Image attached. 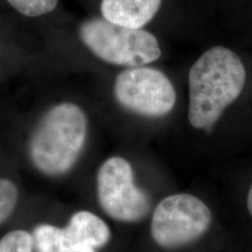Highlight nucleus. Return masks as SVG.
<instances>
[{
  "label": "nucleus",
  "instance_id": "f257e3e1",
  "mask_svg": "<svg viewBox=\"0 0 252 252\" xmlns=\"http://www.w3.org/2000/svg\"><path fill=\"white\" fill-rule=\"evenodd\" d=\"M247 71L236 53L216 46L207 50L189 70L188 121L210 132L224 110L244 89Z\"/></svg>",
  "mask_w": 252,
  "mask_h": 252
},
{
  "label": "nucleus",
  "instance_id": "f03ea898",
  "mask_svg": "<svg viewBox=\"0 0 252 252\" xmlns=\"http://www.w3.org/2000/svg\"><path fill=\"white\" fill-rule=\"evenodd\" d=\"M88 118L76 104L59 103L40 118L28 141L32 165L41 174L56 178L71 171L86 145Z\"/></svg>",
  "mask_w": 252,
  "mask_h": 252
},
{
  "label": "nucleus",
  "instance_id": "7ed1b4c3",
  "mask_svg": "<svg viewBox=\"0 0 252 252\" xmlns=\"http://www.w3.org/2000/svg\"><path fill=\"white\" fill-rule=\"evenodd\" d=\"M80 39L93 54L121 67H141L161 56L157 37L143 28L111 23L105 18H91L78 28Z\"/></svg>",
  "mask_w": 252,
  "mask_h": 252
},
{
  "label": "nucleus",
  "instance_id": "20e7f679",
  "mask_svg": "<svg viewBox=\"0 0 252 252\" xmlns=\"http://www.w3.org/2000/svg\"><path fill=\"white\" fill-rule=\"evenodd\" d=\"M210 223L212 212L203 201L190 194H174L154 209L151 235L159 247L175 249L200 238Z\"/></svg>",
  "mask_w": 252,
  "mask_h": 252
},
{
  "label": "nucleus",
  "instance_id": "39448f33",
  "mask_svg": "<svg viewBox=\"0 0 252 252\" xmlns=\"http://www.w3.org/2000/svg\"><path fill=\"white\" fill-rule=\"evenodd\" d=\"M97 197L104 213L118 222H139L152 206L146 191L135 186L131 163L121 157L109 158L99 167Z\"/></svg>",
  "mask_w": 252,
  "mask_h": 252
},
{
  "label": "nucleus",
  "instance_id": "423d86ee",
  "mask_svg": "<svg viewBox=\"0 0 252 252\" xmlns=\"http://www.w3.org/2000/svg\"><path fill=\"white\" fill-rule=\"evenodd\" d=\"M113 94L123 109L146 118L165 117L176 102L169 78L162 71L149 67H132L119 72Z\"/></svg>",
  "mask_w": 252,
  "mask_h": 252
},
{
  "label": "nucleus",
  "instance_id": "0eeeda50",
  "mask_svg": "<svg viewBox=\"0 0 252 252\" xmlns=\"http://www.w3.org/2000/svg\"><path fill=\"white\" fill-rule=\"evenodd\" d=\"M161 0H102L100 12L111 23L143 28L159 11Z\"/></svg>",
  "mask_w": 252,
  "mask_h": 252
},
{
  "label": "nucleus",
  "instance_id": "6e6552de",
  "mask_svg": "<svg viewBox=\"0 0 252 252\" xmlns=\"http://www.w3.org/2000/svg\"><path fill=\"white\" fill-rule=\"evenodd\" d=\"M63 229L75 242L94 250L108 244L111 238L108 224L100 217L87 210L75 213Z\"/></svg>",
  "mask_w": 252,
  "mask_h": 252
},
{
  "label": "nucleus",
  "instance_id": "1a4fd4ad",
  "mask_svg": "<svg viewBox=\"0 0 252 252\" xmlns=\"http://www.w3.org/2000/svg\"><path fill=\"white\" fill-rule=\"evenodd\" d=\"M32 236L36 252H96L93 248L75 242L63 228L47 223L36 225Z\"/></svg>",
  "mask_w": 252,
  "mask_h": 252
},
{
  "label": "nucleus",
  "instance_id": "9d476101",
  "mask_svg": "<svg viewBox=\"0 0 252 252\" xmlns=\"http://www.w3.org/2000/svg\"><path fill=\"white\" fill-rule=\"evenodd\" d=\"M33 236L26 230H12L0 239V252H33Z\"/></svg>",
  "mask_w": 252,
  "mask_h": 252
},
{
  "label": "nucleus",
  "instance_id": "9b49d317",
  "mask_svg": "<svg viewBox=\"0 0 252 252\" xmlns=\"http://www.w3.org/2000/svg\"><path fill=\"white\" fill-rule=\"evenodd\" d=\"M19 13L35 18L50 13L58 6L59 0H6Z\"/></svg>",
  "mask_w": 252,
  "mask_h": 252
},
{
  "label": "nucleus",
  "instance_id": "f8f14e48",
  "mask_svg": "<svg viewBox=\"0 0 252 252\" xmlns=\"http://www.w3.org/2000/svg\"><path fill=\"white\" fill-rule=\"evenodd\" d=\"M19 191L14 182L0 179V224L7 220L18 204Z\"/></svg>",
  "mask_w": 252,
  "mask_h": 252
},
{
  "label": "nucleus",
  "instance_id": "ddd939ff",
  "mask_svg": "<svg viewBox=\"0 0 252 252\" xmlns=\"http://www.w3.org/2000/svg\"><path fill=\"white\" fill-rule=\"evenodd\" d=\"M248 210L252 217V185H251L250 190H249V194H248Z\"/></svg>",
  "mask_w": 252,
  "mask_h": 252
}]
</instances>
